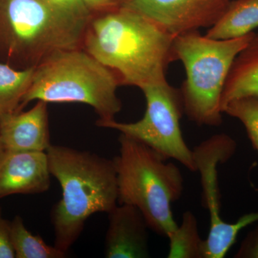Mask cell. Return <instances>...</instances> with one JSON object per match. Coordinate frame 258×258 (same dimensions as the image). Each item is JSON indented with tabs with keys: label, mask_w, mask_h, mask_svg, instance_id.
Returning <instances> with one entry per match:
<instances>
[{
	"label": "cell",
	"mask_w": 258,
	"mask_h": 258,
	"mask_svg": "<svg viewBox=\"0 0 258 258\" xmlns=\"http://www.w3.org/2000/svg\"><path fill=\"white\" fill-rule=\"evenodd\" d=\"M175 37L144 15L120 8L93 15L83 48L114 71L121 85L142 89L167 82L168 66L176 60Z\"/></svg>",
	"instance_id": "1"
},
{
	"label": "cell",
	"mask_w": 258,
	"mask_h": 258,
	"mask_svg": "<svg viewBox=\"0 0 258 258\" xmlns=\"http://www.w3.org/2000/svg\"><path fill=\"white\" fill-rule=\"evenodd\" d=\"M92 16L81 0H0V62L31 69L83 47Z\"/></svg>",
	"instance_id": "2"
},
{
	"label": "cell",
	"mask_w": 258,
	"mask_h": 258,
	"mask_svg": "<svg viewBox=\"0 0 258 258\" xmlns=\"http://www.w3.org/2000/svg\"><path fill=\"white\" fill-rule=\"evenodd\" d=\"M51 176L60 183L62 198L51 212L57 248L68 252L97 212H111L118 204L113 159L64 146L46 151Z\"/></svg>",
	"instance_id": "3"
},
{
	"label": "cell",
	"mask_w": 258,
	"mask_h": 258,
	"mask_svg": "<svg viewBox=\"0 0 258 258\" xmlns=\"http://www.w3.org/2000/svg\"><path fill=\"white\" fill-rule=\"evenodd\" d=\"M119 154L113 158L118 184V203L135 207L149 228L169 237L177 227L171 204L184 190L179 168L152 148L120 134Z\"/></svg>",
	"instance_id": "4"
},
{
	"label": "cell",
	"mask_w": 258,
	"mask_h": 258,
	"mask_svg": "<svg viewBox=\"0 0 258 258\" xmlns=\"http://www.w3.org/2000/svg\"><path fill=\"white\" fill-rule=\"evenodd\" d=\"M119 77L83 47L57 52L35 68L18 111L33 101L81 103L92 107L101 120L115 119L122 108Z\"/></svg>",
	"instance_id": "5"
},
{
	"label": "cell",
	"mask_w": 258,
	"mask_h": 258,
	"mask_svg": "<svg viewBox=\"0 0 258 258\" xmlns=\"http://www.w3.org/2000/svg\"><path fill=\"white\" fill-rule=\"evenodd\" d=\"M254 35L253 32L239 38L217 40L191 31L175 37L174 55L186 71V79L179 90L183 108L196 124H221L226 81L236 57Z\"/></svg>",
	"instance_id": "6"
},
{
	"label": "cell",
	"mask_w": 258,
	"mask_h": 258,
	"mask_svg": "<svg viewBox=\"0 0 258 258\" xmlns=\"http://www.w3.org/2000/svg\"><path fill=\"white\" fill-rule=\"evenodd\" d=\"M141 90L147 101L142 119L133 123L98 120L96 125L118 131L152 148L166 159H174L188 170L196 171L192 150L185 142L180 127L184 108L179 90L168 82Z\"/></svg>",
	"instance_id": "7"
},
{
	"label": "cell",
	"mask_w": 258,
	"mask_h": 258,
	"mask_svg": "<svg viewBox=\"0 0 258 258\" xmlns=\"http://www.w3.org/2000/svg\"><path fill=\"white\" fill-rule=\"evenodd\" d=\"M237 144L227 134H216L193 149L196 171L200 174L203 205L208 210L210 226L204 243V258H223L235 244L241 230L258 222V212L240 217L228 223L220 216L221 197L218 181V166L235 154Z\"/></svg>",
	"instance_id": "8"
},
{
	"label": "cell",
	"mask_w": 258,
	"mask_h": 258,
	"mask_svg": "<svg viewBox=\"0 0 258 258\" xmlns=\"http://www.w3.org/2000/svg\"><path fill=\"white\" fill-rule=\"evenodd\" d=\"M231 0H125L121 8L144 15L174 36L211 28Z\"/></svg>",
	"instance_id": "9"
},
{
	"label": "cell",
	"mask_w": 258,
	"mask_h": 258,
	"mask_svg": "<svg viewBox=\"0 0 258 258\" xmlns=\"http://www.w3.org/2000/svg\"><path fill=\"white\" fill-rule=\"evenodd\" d=\"M50 176L46 152L4 150L0 155V199L46 192Z\"/></svg>",
	"instance_id": "10"
},
{
	"label": "cell",
	"mask_w": 258,
	"mask_h": 258,
	"mask_svg": "<svg viewBox=\"0 0 258 258\" xmlns=\"http://www.w3.org/2000/svg\"><path fill=\"white\" fill-rule=\"evenodd\" d=\"M0 137L5 151L46 152L51 145L47 103L37 101L28 111L0 113Z\"/></svg>",
	"instance_id": "11"
},
{
	"label": "cell",
	"mask_w": 258,
	"mask_h": 258,
	"mask_svg": "<svg viewBox=\"0 0 258 258\" xmlns=\"http://www.w3.org/2000/svg\"><path fill=\"white\" fill-rule=\"evenodd\" d=\"M108 215L105 257H150L147 232L149 226L142 212L132 205H117Z\"/></svg>",
	"instance_id": "12"
},
{
	"label": "cell",
	"mask_w": 258,
	"mask_h": 258,
	"mask_svg": "<svg viewBox=\"0 0 258 258\" xmlns=\"http://www.w3.org/2000/svg\"><path fill=\"white\" fill-rule=\"evenodd\" d=\"M258 96V32L236 57L226 81L222 108L240 97Z\"/></svg>",
	"instance_id": "13"
},
{
	"label": "cell",
	"mask_w": 258,
	"mask_h": 258,
	"mask_svg": "<svg viewBox=\"0 0 258 258\" xmlns=\"http://www.w3.org/2000/svg\"><path fill=\"white\" fill-rule=\"evenodd\" d=\"M257 28L258 0H231L206 35L217 40H231L245 36Z\"/></svg>",
	"instance_id": "14"
},
{
	"label": "cell",
	"mask_w": 258,
	"mask_h": 258,
	"mask_svg": "<svg viewBox=\"0 0 258 258\" xmlns=\"http://www.w3.org/2000/svg\"><path fill=\"white\" fill-rule=\"evenodd\" d=\"M34 70L16 69L0 62V113L18 111L31 85Z\"/></svg>",
	"instance_id": "15"
},
{
	"label": "cell",
	"mask_w": 258,
	"mask_h": 258,
	"mask_svg": "<svg viewBox=\"0 0 258 258\" xmlns=\"http://www.w3.org/2000/svg\"><path fill=\"white\" fill-rule=\"evenodd\" d=\"M10 234L16 258H63L67 255L55 245L47 244L40 235L32 234L19 215L11 221Z\"/></svg>",
	"instance_id": "16"
},
{
	"label": "cell",
	"mask_w": 258,
	"mask_h": 258,
	"mask_svg": "<svg viewBox=\"0 0 258 258\" xmlns=\"http://www.w3.org/2000/svg\"><path fill=\"white\" fill-rule=\"evenodd\" d=\"M169 258H204V242L198 231L196 216L185 212L181 225L169 237Z\"/></svg>",
	"instance_id": "17"
},
{
	"label": "cell",
	"mask_w": 258,
	"mask_h": 258,
	"mask_svg": "<svg viewBox=\"0 0 258 258\" xmlns=\"http://www.w3.org/2000/svg\"><path fill=\"white\" fill-rule=\"evenodd\" d=\"M222 113L240 120L258 153V96L240 97L229 102Z\"/></svg>",
	"instance_id": "18"
},
{
	"label": "cell",
	"mask_w": 258,
	"mask_h": 258,
	"mask_svg": "<svg viewBox=\"0 0 258 258\" xmlns=\"http://www.w3.org/2000/svg\"><path fill=\"white\" fill-rule=\"evenodd\" d=\"M10 230L11 221L5 220L0 208V258L15 257Z\"/></svg>",
	"instance_id": "19"
},
{
	"label": "cell",
	"mask_w": 258,
	"mask_h": 258,
	"mask_svg": "<svg viewBox=\"0 0 258 258\" xmlns=\"http://www.w3.org/2000/svg\"><path fill=\"white\" fill-rule=\"evenodd\" d=\"M234 257L258 258V225L246 236Z\"/></svg>",
	"instance_id": "20"
},
{
	"label": "cell",
	"mask_w": 258,
	"mask_h": 258,
	"mask_svg": "<svg viewBox=\"0 0 258 258\" xmlns=\"http://www.w3.org/2000/svg\"><path fill=\"white\" fill-rule=\"evenodd\" d=\"M93 15L121 8L125 0H81Z\"/></svg>",
	"instance_id": "21"
},
{
	"label": "cell",
	"mask_w": 258,
	"mask_h": 258,
	"mask_svg": "<svg viewBox=\"0 0 258 258\" xmlns=\"http://www.w3.org/2000/svg\"><path fill=\"white\" fill-rule=\"evenodd\" d=\"M4 151V149H3V144H2L1 142V137H0V155H1L2 153Z\"/></svg>",
	"instance_id": "22"
}]
</instances>
